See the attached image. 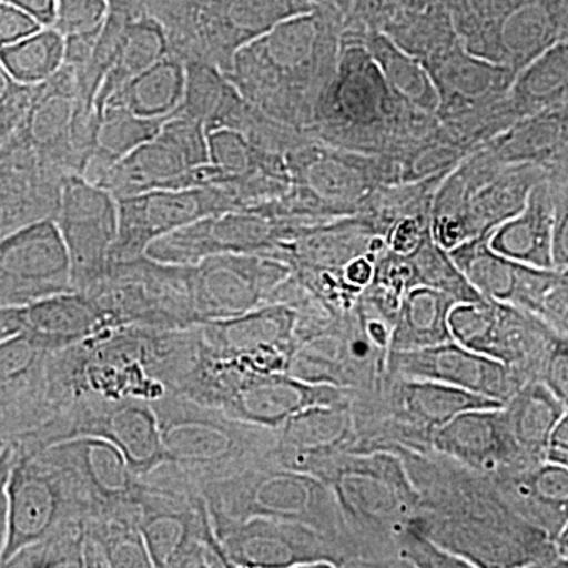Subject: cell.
Listing matches in <instances>:
<instances>
[{
  "mask_svg": "<svg viewBox=\"0 0 568 568\" xmlns=\"http://www.w3.org/2000/svg\"><path fill=\"white\" fill-rule=\"evenodd\" d=\"M409 257L416 267L420 286L433 287L458 302H477L484 298L476 287L467 282L450 252L437 244L433 234L417 252L409 254Z\"/></svg>",
  "mask_w": 568,
  "mask_h": 568,
  "instance_id": "7bdbcfd3",
  "label": "cell"
},
{
  "mask_svg": "<svg viewBox=\"0 0 568 568\" xmlns=\"http://www.w3.org/2000/svg\"><path fill=\"white\" fill-rule=\"evenodd\" d=\"M398 457L420 493L416 525L470 568H568L555 538L519 517L491 477L436 450Z\"/></svg>",
  "mask_w": 568,
  "mask_h": 568,
  "instance_id": "6da1fadb",
  "label": "cell"
},
{
  "mask_svg": "<svg viewBox=\"0 0 568 568\" xmlns=\"http://www.w3.org/2000/svg\"><path fill=\"white\" fill-rule=\"evenodd\" d=\"M197 323L231 320L272 304L293 268L261 254H219L189 265Z\"/></svg>",
  "mask_w": 568,
  "mask_h": 568,
  "instance_id": "ac0fdd59",
  "label": "cell"
},
{
  "mask_svg": "<svg viewBox=\"0 0 568 568\" xmlns=\"http://www.w3.org/2000/svg\"><path fill=\"white\" fill-rule=\"evenodd\" d=\"M334 489L361 567H399L398 541L420 510V493L398 455L342 454L320 476Z\"/></svg>",
  "mask_w": 568,
  "mask_h": 568,
  "instance_id": "277c9868",
  "label": "cell"
},
{
  "mask_svg": "<svg viewBox=\"0 0 568 568\" xmlns=\"http://www.w3.org/2000/svg\"><path fill=\"white\" fill-rule=\"evenodd\" d=\"M54 351L22 334L0 343V436L13 443L58 414L51 395L50 358Z\"/></svg>",
  "mask_w": 568,
  "mask_h": 568,
  "instance_id": "d4e9b609",
  "label": "cell"
},
{
  "mask_svg": "<svg viewBox=\"0 0 568 568\" xmlns=\"http://www.w3.org/2000/svg\"><path fill=\"white\" fill-rule=\"evenodd\" d=\"M185 89V59L171 51L153 63L151 69L142 71L140 77L123 85L121 91L115 92L103 110L106 106H119L138 118L170 119L181 108Z\"/></svg>",
  "mask_w": 568,
  "mask_h": 568,
  "instance_id": "74e56055",
  "label": "cell"
},
{
  "mask_svg": "<svg viewBox=\"0 0 568 568\" xmlns=\"http://www.w3.org/2000/svg\"><path fill=\"white\" fill-rule=\"evenodd\" d=\"M555 223H552V265L558 271H568V182H549Z\"/></svg>",
  "mask_w": 568,
  "mask_h": 568,
  "instance_id": "7dc6e473",
  "label": "cell"
},
{
  "mask_svg": "<svg viewBox=\"0 0 568 568\" xmlns=\"http://www.w3.org/2000/svg\"><path fill=\"white\" fill-rule=\"evenodd\" d=\"M69 473L88 506L89 517L140 507L142 478L110 440L82 436L48 447Z\"/></svg>",
  "mask_w": 568,
  "mask_h": 568,
  "instance_id": "484cf974",
  "label": "cell"
},
{
  "mask_svg": "<svg viewBox=\"0 0 568 568\" xmlns=\"http://www.w3.org/2000/svg\"><path fill=\"white\" fill-rule=\"evenodd\" d=\"M209 183L207 129L193 119L173 115L155 138L115 163L99 185L119 200L152 190L201 189Z\"/></svg>",
  "mask_w": 568,
  "mask_h": 568,
  "instance_id": "9a60e30c",
  "label": "cell"
},
{
  "mask_svg": "<svg viewBox=\"0 0 568 568\" xmlns=\"http://www.w3.org/2000/svg\"><path fill=\"white\" fill-rule=\"evenodd\" d=\"M152 406L168 462L181 467L200 488L272 463L276 429L246 424L219 407L178 394L164 395Z\"/></svg>",
  "mask_w": 568,
  "mask_h": 568,
  "instance_id": "52a82bcc",
  "label": "cell"
},
{
  "mask_svg": "<svg viewBox=\"0 0 568 568\" xmlns=\"http://www.w3.org/2000/svg\"><path fill=\"white\" fill-rule=\"evenodd\" d=\"M399 567L470 568L465 560L448 552L432 540L416 521L402 534L398 541Z\"/></svg>",
  "mask_w": 568,
  "mask_h": 568,
  "instance_id": "f6af8a7d",
  "label": "cell"
},
{
  "mask_svg": "<svg viewBox=\"0 0 568 568\" xmlns=\"http://www.w3.org/2000/svg\"><path fill=\"white\" fill-rule=\"evenodd\" d=\"M353 396L354 388L310 384L287 373L248 375L234 388L222 410L246 424L278 429L306 407L351 405Z\"/></svg>",
  "mask_w": 568,
  "mask_h": 568,
  "instance_id": "83f0119b",
  "label": "cell"
},
{
  "mask_svg": "<svg viewBox=\"0 0 568 568\" xmlns=\"http://www.w3.org/2000/svg\"><path fill=\"white\" fill-rule=\"evenodd\" d=\"M354 417L351 405L312 406L276 429L272 465L317 476L339 454H353Z\"/></svg>",
  "mask_w": 568,
  "mask_h": 568,
  "instance_id": "4dcf8cb0",
  "label": "cell"
},
{
  "mask_svg": "<svg viewBox=\"0 0 568 568\" xmlns=\"http://www.w3.org/2000/svg\"><path fill=\"white\" fill-rule=\"evenodd\" d=\"M552 223L555 203L548 179L538 182L529 194L528 204L514 219L507 220L488 237L496 253L532 267L552 265Z\"/></svg>",
  "mask_w": 568,
  "mask_h": 568,
  "instance_id": "d590c367",
  "label": "cell"
},
{
  "mask_svg": "<svg viewBox=\"0 0 568 568\" xmlns=\"http://www.w3.org/2000/svg\"><path fill=\"white\" fill-rule=\"evenodd\" d=\"M44 29L36 18L9 2H0V41L2 47L18 43Z\"/></svg>",
  "mask_w": 568,
  "mask_h": 568,
  "instance_id": "681fc988",
  "label": "cell"
},
{
  "mask_svg": "<svg viewBox=\"0 0 568 568\" xmlns=\"http://www.w3.org/2000/svg\"><path fill=\"white\" fill-rule=\"evenodd\" d=\"M69 250L54 219L28 224L0 242V306L73 293Z\"/></svg>",
  "mask_w": 568,
  "mask_h": 568,
  "instance_id": "44dd1931",
  "label": "cell"
},
{
  "mask_svg": "<svg viewBox=\"0 0 568 568\" xmlns=\"http://www.w3.org/2000/svg\"><path fill=\"white\" fill-rule=\"evenodd\" d=\"M297 313L287 304H268L246 315L201 324L204 349L245 375L290 373L298 347Z\"/></svg>",
  "mask_w": 568,
  "mask_h": 568,
  "instance_id": "d6986e66",
  "label": "cell"
},
{
  "mask_svg": "<svg viewBox=\"0 0 568 568\" xmlns=\"http://www.w3.org/2000/svg\"><path fill=\"white\" fill-rule=\"evenodd\" d=\"M508 429L525 457L532 463L547 459L549 437L567 407L541 381L523 384L503 405Z\"/></svg>",
  "mask_w": 568,
  "mask_h": 568,
  "instance_id": "8d00e7d4",
  "label": "cell"
},
{
  "mask_svg": "<svg viewBox=\"0 0 568 568\" xmlns=\"http://www.w3.org/2000/svg\"><path fill=\"white\" fill-rule=\"evenodd\" d=\"M459 304L433 287L417 286L406 294L396 316L388 353L424 349L454 342L450 313Z\"/></svg>",
  "mask_w": 568,
  "mask_h": 568,
  "instance_id": "f35d334b",
  "label": "cell"
},
{
  "mask_svg": "<svg viewBox=\"0 0 568 568\" xmlns=\"http://www.w3.org/2000/svg\"><path fill=\"white\" fill-rule=\"evenodd\" d=\"M36 18L43 28H52L58 13V0H2Z\"/></svg>",
  "mask_w": 568,
  "mask_h": 568,
  "instance_id": "816d5d0a",
  "label": "cell"
},
{
  "mask_svg": "<svg viewBox=\"0 0 568 568\" xmlns=\"http://www.w3.org/2000/svg\"><path fill=\"white\" fill-rule=\"evenodd\" d=\"M435 450L485 476H496L537 463L525 457L510 429L503 406L470 409L437 429Z\"/></svg>",
  "mask_w": 568,
  "mask_h": 568,
  "instance_id": "f546056e",
  "label": "cell"
},
{
  "mask_svg": "<svg viewBox=\"0 0 568 568\" xmlns=\"http://www.w3.org/2000/svg\"><path fill=\"white\" fill-rule=\"evenodd\" d=\"M286 160L290 192L254 211L293 226L362 215L384 189L406 183L395 156L343 151L312 138L291 149Z\"/></svg>",
  "mask_w": 568,
  "mask_h": 568,
  "instance_id": "5b68a950",
  "label": "cell"
},
{
  "mask_svg": "<svg viewBox=\"0 0 568 568\" xmlns=\"http://www.w3.org/2000/svg\"><path fill=\"white\" fill-rule=\"evenodd\" d=\"M55 223L69 250L74 290L89 293L110 271L119 234L118 200L82 175H70Z\"/></svg>",
  "mask_w": 568,
  "mask_h": 568,
  "instance_id": "ffe728a7",
  "label": "cell"
},
{
  "mask_svg": "<svg viewBox=\"0 0 568 568\" xmlns=\"http://www.w3.org/2000/svg\"><path fill=\"white\" fill-rule=\"evenodd\" d=\"M450 256L481 297L519 306L534 315L555 282L556 268L508 260L489 246L488 237L465 242L450 250Z\"/></svg>",
  "mask_w": 568,
  "mask_h": 568,
  "instance_id": "1f68e13d",
  "label": "cell"
},
{
  "mask_svg": "<svg viewBox=\"0 0 568 568\" xmlns=\"http://www.w3.org/2000/svg\"><path fill=\"white\" fill-rule=\"evenodd\" d=\"M444 133L439 118L403 99L365 44L343 32L334 80L317 103L306 136L343 151L405 160Z\"/></svg>",
  "mask_w": 568,
  "mask_h": 568,
  "instance_id": "3957f363",
  "label": "cell"
},
{
  "mask_svg": "<svg viewBox=\"0 0 568 568\" xmlns=\"http://www.w3.org/2000/svg\"><path fill=\"white\" fill-rule=\"evenodd\" d=\"M0 485V567L6 568L22 548L50 536L63 523L88 518L69 474L47 450L18 458Z\"/></svg>",
  "mask_w": 568,
  "mask_h": 568,
  "instance_id": "5bb4252c",
  "label": "cell"
},
{
  "mask_svg": "<svg viewBox=\"0 0 568 568\" xmlns=\"http://www.w3.org/2000/svg\"><path fill=\"white\" fill-rule=\"evenodd\" d=\"M540 381L568 409V336L556 332L541 366Z\"/></svg>",
  "mask_w": 568,
  "mask_h": 568,
  "instance_id": "bcb514c9",
  "label": "cell"
},
{
  "mask_svg": "<svg viewBox=\"0 0 568 568\" xmlns=\"http://www.w3.org/2000/svg\"><path fill=\"white\" fill-rule=\"evenodd\" d=\"M547 462L567 467L568 469V409L560 417L555 432L549 437Z\"/></svg>",
  "mask_w": 568,
  "mask_h": 568,
  "instance_id": "f907efd6",
  "label": "cell"
},
{
  "mask_svg": "<svg viewBox=\"0 0 568 568\" xmlns=\"http://www.w3.org/2000/svg\"><path fill=\"white\" fill-rule=\"evenodd\" d=\"M85 519H70L50 536L22 548L11 558L6 568L22 567H84L82 541H84Z\"/></svg>",
  "mask_w": 568,
  "mask_h": 568,
  "instance_id": "b9f144b4",
  "label": "cell"
},
{
  "mask_svg": "<svg viewBox=\"0 0 568 568\" xmlns=\"http://www.w3.org/2000/svg\"><path fill=\"white\" fill-rule=\"evenodd\" d=\"M110 14L111 0H58L52 28L67 41H97Z\"/></svg>",
  "mask_w": 568,
  "mask_h": 568,
  "instance_id": "ee69618b",
  "label": "cell"
},
{
  "mask_svg": "<svg viewBox=\"0 0 568 568\" xmlns=\"http://www.w3.org/2000/svg\"><path fill=\"white\" fill-rule=\"evenodd\" d=\"M119 234L111 264L145 256L149 246L205 216L241 211L219 186L185 190H152L119 197Z\"/></svg>",
  "mask_w": 568,
  "mask_h": 568,
  "instance_id": "7402d4cb",
  "label": "cell"
},
{
  "mask_svg": "<svg viewBox=\"0 0 568 568\" xmlns=\"http://www.w3.org/2000/svg\"><path fill=\"white\" fill-rule=\"evenodd\" d=\"M211 515L233 568L351 567L338 545L302 523L263 517L237 521Z\"/></svg>",
  "mask_w": 568,
  "mask_h": 568,
  "instance_id": "e0dca14e",
  "label": "cell"
},
{
  "mask_svg": "<svg viewBox=\"0 0 568 568\" xmlns=\"http://www.w3.org/2000/svg\"><path fill=\"white\" fill-rule=\"evenodd\" d=\"M455 29L478 58L517 71L568 40V0H446Z\"/></svg>",
  "mask_w": 568,
  "mask_h": 568,
  "instance_id": "8fae6325",
  "label": "cell"
},
{
  "mask_svg": "<svg viewBox=\"0 0 568 568\" xmlns=\"http://www.w3.org/2000/svg\"><path fill=\"white\" fill-rule=\"evenodd\" d=\"M290 224L254 209L205 216L200 222L164 235L145 256L164 264L194 265L219 254H261L275 257L290 239Z\"/></svg>",
  "mask_w": 568,
  "mask_h": 568,
  "instance_id": "cb8c5ba5",
  "label": "cell"
},
{
  "mask_svg": "<svg viewBox=\"0 0 568 568\" xmlns=\"http://www.w3.org/2000/svg\"><path fill=\"white\" fill-rule=\"evenodd\" d=\"M485 148L504 162L540 168L549 182H568V108L523 119Z\"/></svg>",
  "mask_w": 568,
  "mask_h": 568,
  "instance_id": "836d02e7",
  "label": "cell"
},
{
  "mask_svg": "<svg viewBox=\"0 0 568 568\" xmlns=\"http://www.w3.org/2000/svg\"><path fill=\"white\" fill-rule=\"evenodd\" d=\"M564 108H568V40L519 71L506 99L497 104L496 121L504 132L523 119Z\"/></svg>",
  "mask_w": 568,
  "mask_h": 568,
  "instance_id": "e575fe53",
  "label": "cell"
},
{
  "mask_svg": "<svg viewBox=\"0 0 568 568\" xmlns=\"http://www.w3.org/2000/svg\"><path fill=\"white\" fill-rule=\"evenodd\" d=\"M537 316L559 334L568 336V271L556 268L555 282L545 294Z\"/></svg>",
  "mask_w": 568,
  "mask_h": 568,
  "instance_id": "c3c4849f",
  "label": "cell"
},
{
  "mask_svg": "<svg viewBox=\"0 0 568 568\" xmlns=\"http://www.w3.org/2000/svg\"><path fill=\"white\" fill-rule=\"evenodd\" d=\"M67 41L54 28L0 48V69L26 85L50 80L65 63Z\"/></svg>",
  "mask_w": 568,
  "mask_h": 568,
  "instance_id": "60d3db41",
  "label": "cell"
},
{
  "mask_svg": "<svg viewBox=\"0 0 568 568\" xmlns=\"http://www.w3.org/2000/svg\"><path fill=\"white\" fill-rule=\"evenodd\" d=\"M500 495L530 525L558 538L568 523V469L549 463L508 469L491 476Z\"/></svg>",
  "mask_w": 568,
  "mask_h": 568,
  "instance_id": "d6a6232c",
  "label": "cell"
},
{
  "mask_svg": "<svg viewBox=\"0 0 568 568\" xmlns=\"http://www.w3.org/2000/svg\"><path fill=\"white\" fill-rule=\"evenodd\" d=\"M82 436L110 440L125 455L133 473L141 478L168 462L152 403L142 399L112 402L95 395L82 396L36 432L13 443L0 444V448L10 450L18 459Z\"/></svg>",
  "mask_w": 568,
  "mask_h": 568,
  "instance_id": "7c38bea8",
  "label": "cell"
},
{
  "mask_svg": "<svg viewBox=\"0 0 568 568\" xmlns=\"http://www.w3.org/2000/svg\"><path fill=\"white\" fill-rule=\"evenodd\" d=\"M0 308V343L26 334L48 349L59 351L111 332L91 295L80 291Z\"/></svg>",
  "mask_w": 568,
  "mask_h": 568,
  "instance_id": "f1b7e54d",
  "label": "cell"
},
{
  "mask_svg": "<svg viewBox=\"0 0 568 568\" xmlns=\"http://www.w3.org/2000/svg\"><path fill=\"white\" fill-rule=\"evenodd\" d=\"M504 403L435 381L410 379L386 372L375 386L354 390L353 454H428L435 450L437 429L470 409Z\"/></svg>",
  "mask_w": 568,
  "mask_h": 568,
  "instance_id": "8992f818",
  "label": "cell"
},
{
  "mask_svg": "<svg viewBox=\"0 0 568 568\" xmlns=\"http://www.w3.org/2000/svg\"><path fill=\"white\" fill-rule=\"evenodd\" d=\"M201 489L212 514L237 521L263 517L302 523L338 545L351 567H361L334 489L312 474L265 463Z\"/></svg>",
  "mask_w": 568,
  "mask_h": 568,
  "instance_id": "30bf717a",
  "label": "cell"
},
{
  "mask_svg": "<svg viewBox=\"0 0 568 568\" xmlns=\"http://www.w3.org/2000/svg\"><path fill=\"white\" fill-rule=\"evenodd\" d=\"M387 372L410 379L435 381L500 403H506L525 384L507 365L457 342L388 353Z\"/></svg>",
  "mask_w": 568,
  "mask_h": 568,
  "instance_id": "4316f807",
  "label": "cell"
},
{
  "mask_svg": "<svg viewBox=\"0 0 568 568\" xmlns=\"http://www.w3.org/2000/svg\"><path fill=\"white\" fill-rule=\"evenodd\" d=\"M155 332L132 325L81 342L85 395L153 403L170 394L155 376Z\"/></svg>",
  "mask_w": 568,
  "mask_h": 568,
  "instance_id": "603a6c76",
  "label": "cell"
},
{
  "mask_svg": "<svg viewBox=\"0 0 568 568\" xmlns=\"http://www.w3.org/2000/svg\"><path fill=\"white\" fill-rule=\"evenodd\" d=\"M162 22L185 61L230 70L235 52L291 18L316 10V0H122Z\"/></svg>",
  "mask_w": 568,
  "mask_h": 568,
  "instance_id": "9c48e42d",
  "label": "cell"
},
{
  "mask_svg": "<svg viewBox=\"0 0 568 568\" xmlns=\"http://www.w3.org/2000/svg\"><path fill=\"white\" fill-rule=\"evenodd\" d=\"M450 331L454 342L507 365L525 383L540 381L541 366L556 335L540 316L491 298L455 305Z\"/></svg>",
  "mask_w": 568,
  "mask_h": 568,
  "instance_id": "2e32d148",
  "label": "cell"
},
{
  "mask_svg": "<svg viewBox=\"0 0 568 568\" xmlns=\"http://www.w3.org/2000/svg\"><path fill=\"white\" fill-rule=\"evenodd\" d=\"M189 265L159 263L149 256L112 263L106 276L89 293L104 327L183 331L197 323L190 293Z\"/></svg>",
  "mask_w": 568,
  "mask_h": 568,
  "instance_id": "4fadbf2b",
  "label": "cell"
},
{
  "mask_svg": "<svg viewBox=\"0 0 568 568\" xmlns=\"http://www.w3.org/2000/svg\"><path fill=\"white\" fill-rule=\"evenodd\" d=\"M547 173L532 164L508 163L488 148L470 153L440 182L432 207L433 239L447 252L489 237L528 204Z\"/></svg>",
  "mask_w": 568,
  "mask_h": 568,
  "instance_id": "ba28073f",
  "label": "cell"
},
{
  "mask_svg": "<svg viewBox=\"0 0 568 568\" xmlns=\"http://www.w3.org/2000/svg\"><path fill=\"white\" fill-rule=\"evenodd\" d=\"M347 31V29H345ZM354 33L365 44L377 65L386 74L387 81L403 99L420 108L422 111L437 115L439 95L428 71L413 55L398 47L386 32L376 29L347 31Z\"/></svg>",
  "mask_w": 568,
  "mask_h": 568,
  "instance_id": "ab89813d",
  "label": "cell"
},
{
  "mask_svg": "<svg viewBox=\"0 0 568 568\" xmlns=\"http://www.w3.org/2000/svg\"><path fill=\"white\" fill-rule=\"evenodd\" d=\"M556 545H558L560 556H562L564 559L568 560V523L566 525V528L560 530L558 538H556Z\"/></svg>",
  "mask_w": 568,
  "mask_h": 568,
  "instance_id": "f5cc1de1",
  "label": "cell"
},
{
  "mask_svg": "<svg viewBox=\"0 0 568 568\" xmlns=\"http://www.w3.org/2000/svg\"><path fill=\"white\" fill-rule=\"evenodd\" d=\"M345 22L331 2L276 26L235 52L226 77L272 121L306 134L334 80Z\"/></svg>",
  "mask_w": 568,
  "mask_h": 568,
  "instance_id": "7a4b0ae2",
  "label": "cell"
}]
</instances>
